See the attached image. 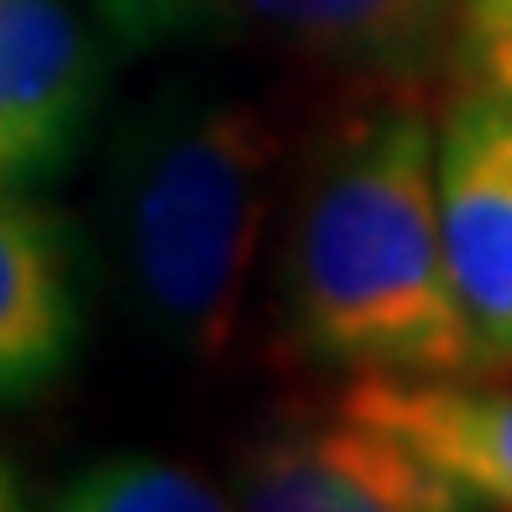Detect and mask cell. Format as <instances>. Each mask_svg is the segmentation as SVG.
<instances>
[{
	"label": "cell",
	"instance_id": "cell-1",
	"mask_svg": "<svg viewBox=\"0 0 512 512\" xmlns=\"http://www.w3.org/2000/svg\"><path fill=\"white\" fill-rule=\"evenodd\" d=\"M439 126L413 100L371 105L314 147L293 194L277 298L288 340L345 377H476L439 225Z\"/></svg>",
	"mask_w": 512,
	"mask_h": 512
},
{
	"label": "cell",
	"instance_id": "cell-2",
	"mask_svg": "<svg viewBox=\"0 0 512 512\" xmlns=\"http://www.w3.org/2000/svg\"><path fill=\"white\" fill-rule=\"evenodd\" d=\"M277 152L267 115L220 89L183 84L121 121L105 162L110 262L157 345L189 361L230 351Z\"/></svg>",
	"mask_w": 512,
	"mask_h": 512
},
{
	"label": "cell",
	"instance_id": "cell-3",
	"mask_svg": "<svg viewBox=\"0 0 512 512\" xmlns=\"http://www.w3.org/2000/svg\"><path fill=\"white\" fill-rule=\"evenodd\" d=\"M126 42L230 32L356 74H424L460 37V0H95Z\"/></svg>",
	"mask_w": 512,
	"mask_h": 512
},
{
	"label": "cell",
	"instance_id": "cell-4",
	"mask_svg": "<svg viewBox=\"0 0 512 512\" xmlns=\"http://www.w3.org/2000/svg\"><path fill=\"white\" fill-rule=\"evenodd\" d=\"M230 497L236 512H481L429 455L351 408L251 439Z\"/></svg>",
	"mask_w": 512,
	"mask_h": 512
},
{
	"label": "cell",
	"instance_id": "cell-5",
	"mask_svg": "<svg viewBox=\"0 0 512 512\" xmlns=\"http://www.w3.org/2000/svg\"><path fill=\"white\" fill-rule=\"evenodd\" d=\"M434 173L476 377H512V100L465 84L439 121Z\"/></svg>",
	"mask_w": 512,
	"mask_h": 512
},
{
	"label": "cell",
	"instance_id": "cell-6",
	"mask_svg": "<svg viewBox=\"0 0 512 512\" xmlns=\"http://www.w3.org/2000/svg\"><path fill=\"white\" fill-rule=\"evenodd\" d=\"M105 48L79 0H0V189H37L79 157Z\"/></svg>",
	"mask_w": 512,
	"mask_h": 512
},
{
	"label": "cell",
	"instance_id": "cell-7",
	"mask_svg": "<svg viewBox=\"0 0 512 512\" xmlns=\"http://www.w3.org/2000/svg\"><path fill=\"white\" fill-rule=\"evenodd\" d=\"M84 293L74 236L32 189H0V403H32L74 371Z\"/></svg>",
	"mask_w": 512,
	"mask_h": 512
},
{
	"label": "cell",
	"instance_id": "cell-8",
	"mask_svg": "<svg viewBox=\"0 0 512 512\" xmlns=\"http://www.w3.org/2000/svg\"><path fill=\"white\" fill-rule=\"evenodd\" d=\"M340 408L371 418L403 445L429 455L445 476L492 512H512V387L486 377H361L345 387Z\"/></svg>",
	"mask_w": 512,
	"mask_h": 512
},
{
	"label": "cell",
	"instance_id": "cell-9",
	"mask_svg": "<svg viewBox=\"0 0 512 512\" xmlns=\"http://www.w3.org/2000/svg\"><path fill=\"white\" fill-rule=\"evenodd\" d=\"M48 512H236V497L162 455H100L63 481Z\"/></svg>",
	"mask_w": 512,
	"mask_h": 512
},
{
	"label": "cell",
	"instance_id": "cell-10",
	"mask_svg": "<svg viewBox=\"0 0 512 512\" xmlns=\"http://www.w3.org/2000/svg\"><path fill=\"white\" fill-rule=\"evenodd\" d=\"M460 48L476 84L512 100V0H460Z\"/></svg>",
	"mask_w": 512,
	"mask_h": 512
},
{
	"label": "cell",
	"instance_id": "cell-11",
	"mask_svg": "<svg viewBox=\"0 0 512 512\" xmlns=\"http://www.w3.org/2000/svg\"><path fill=\"white\" fill-rule=\"evenodd\" d=\"M0 512H32L27 507V497H21V486H16V476H11V465L0 460Z\"/></svg>",
	"mask_w": 512,
	"mask_h": 512
}]
</instances>
